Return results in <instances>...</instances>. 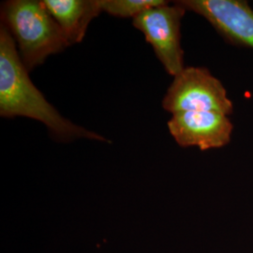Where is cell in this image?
Returning a JSON list of instances; mask_svg holds the SVG:
<instances>
[{"mask_svg":"<svg viewBox=\"0 0 253 253\" xmlns=\"http://www.w3.org/2000/svg\"><path fill=\"white\" fill-rule=\"evenodd\" d=\"M7 27H0V116L24 117L43 123L60 142L88 139L110 143L108 139L62 117L32 83Z\"/></svg>","mask_w":253,"mask_h":253,"instance_id":"6da1fadb","label":"cell"},{"mask_svg":"<svg viewBox=\"0 0 253 253\" xmlns=\"http://www.w3.org/2000/svg\"><path fill=\"white\" fill-rule=\"evenodd\" d=\"M1 22L17 43L19 56L28 73L70 46L43 1H6L1 5Z\"/></svg>","mask_w":253,"mask_h":253,"instance_id":"7a4b0ae2","label":"cell"},{"mask_svg":"<svg viewBox=\"0 0 253 253\" xmlns=\"http://www.w3.org/2000/svg\"><path fill=\"white\" fill-rule=\"evenodd\" d=\"M163 107L172 115L212 112L229 117L234 111L221 82L208 69L199 67H187L174 76L163 98Z\"/></svg>","mask_w":253,"mask_h":253,"instance_id":"3957f363","label":"cell"},{"mask_svg":"<svg viewBox=\"0 0 253 253\" xmlns=\"http://www.w3.org/2000/svg\"><path fill=\"white\" fill-rule=\"evenodd\" d=\"M187 10L176 1L146 9L132 20L135 28L144 33L145 41L153 47L165 71L176 76L185 69L184 51L181 47V20Z\"/></svg>","mask_w":253,"mask_h":253,"instance_id":"277c9868","label":"cell"},{"mask_svg":"<svg viewBox=\"0 0 253 253\" xmlns=\"http://www.w3.org/2000/svg\"><path fill=\"white\" fill-rule=\"evenodd\" d=\"M187 11H192L213 26L231 42L253 49V10L241 0H180Z\"/></svg>","mask_w":253,"mask_h":253,"instance_id":"5b68a950","label":"cell"},{"mask_svg":"<svg viewBox=\"0 0 253 253\" xmlns=\"http://www.w3.org/2000/svg\"><path fill=\"white\" fill-rule=\"evenodd\" d=\"M167 125L171 135L180 146H196L203 151L228 145L234 129L228 116L212 112L173 114Z\"/></svg>","mask_w":253,"mask_h":253,"instance_id":"8992f818","label":"cell"},{"mask_svg":"<svg viewBox=\"0 0 253 253\" xmlns=\"http://www.w3.org/2000/svg\"><path fill=\"white\" fill-rule=\"evenodd\" d=\"M69 45L80 43L91 21L102 12L100 0H43Z\"/></svg>","mask_w":253,"mask_h":253,"instance_id":"52a82bcc","label":"cell"},{"mask_svg":"<svg viewBox=\"0 0 253 253\" xmlns=\"http://www.w3.org/2000/svg\"><path fill=\"white\" fill-rule=\"evenodd\" d=\"M168 3L163 0H100V9L112 16L134 18L145 10Z\"/></svg>","mask_w":253,"mask_h":253,"instance_id":"ba28073f","label":"cell"}]
</instances>
